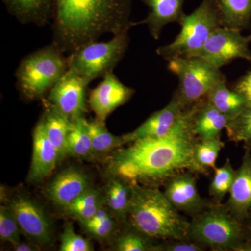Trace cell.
<instances>
[{
    "instance_id": "cell-1",
    "label": "cell",
    "mask_w": 251,
    "mask_h": 251,
    "mask_svg": "<svg viewBox=\"0 0 251 251\" xmlns=\"http://www.w3.org/2000/svg\"><path fill=\"white\" fill-rule=\"evenodd\" d=\"M194 105L168 135L158 138H143L126 148L115 150L109 162L112 176L129 184L154 186L163 184L173 175L183 171L205 174L195 159L198 138L192 130Z\"/></svg>"
},
{
    "instance_id": "cell-2",
    "label": "cell",
    "mask_w": 251,
    "mask_h": 251,
    "mask_svg": "<svg viewBox=\"0 0 251 251\" xmlns=\"http://www.w3.org/2000/svg\"><path fill=\"white\" fill-rule=\"evenodd\" d=\"M133 0H56L53 41L64 53L97 41L105 34L129 31Z\"/></svg>"
},
{
    "instance_id": "cell-3",
    "label": "cell",
    "mask_w": 251,
    "mask_h": 251,
    "mask_svg": "<svg viewBox=\"0 0 251 251\" xmlns=\"http://www.w3.org/2000/svg\"><path fill=\"white\" fill-rule=\"evenodd\" d=\"M130 184L128 219L131 227L152 239H188L190 221L175 209L163 192L154 186Z\"/></svg>"
},
{
    "instance_id": "cell-4",
    "label": "cell",
    "mask_w": 251,
    "mask_h": 251,
    "mask_svg": "<svg viewBox=\"0 0 251 251\" xmlns=\"http://www.w3.org/2000/svg\"><path fill=\"white\" fill-rule=\"evenodd\" d=\"M188 237L214 251H244L251 241V232L224 204L215 202L192 217Z\"/></svg>"
},
{
    "instance_id": "cell-5",
    "label": "cell",
    "mask_w": 251,
    "mask_h": 251,
    "mask_svg": "<svg viewBox=\"0 0 251 251\" xmlns=\"http://www.w3.org/2000/svg\"><path fill=\"white\" fill-rule=\"evenodd\" d=\"M68 68V57L53 43L41 48L20 62L15 75L18 90L29 100L43 98Z\"/></svg>"
},
{
    "instance_id": "cell-6",
    "label": "cell",
    "mask_w": 251,
    "mask_h": 251,
    "mask_svg": "<svg viewBox=\"0 0 251 251\" xmlns=\"http://www.w3.org/2000/svg\"><path fill=\"white\" fill-rule=\"evenodd\" d=\"M179 24L181 30L174 40L156 50V53L167 62L196 57L211 34L222 27L216 0H202L192 13L184 15Z\"/></svg>"
},
{
    "instance_id": "cell-7",
    "label": "cell",
    "mask_w": 251,
    "mask_h": 251,
    "mask_svg": "<svg viewBox=\"0 0 251 251\" xmlns=\"http://www.w3.org/2000/svg\"><path fill=\"white\" fill-rule=\"evenodd\" d=\"M130 44L128 31L112 36L106 42L97 41L77 48L68 57V69L77 73L87 82L113 72L125 57Z\"/></svg>"
},
{
    "instance_id": "cell-8",
    "label": "cell",
    "mask_w": 251,
    "mask_h": 251,
    "mask_svg": "<svg viewBox=\"0 0 251 251\" xmlns=\"http://www.w3.org/2000/svg\"><path fill=\"white\" fill-rule=\"evenodd\" d=\"M168 69L179 80L173 97L185 108L205 99L218 82L226 79L221 69L199 57L172 59L168 61Z\"/></svg>"
},
{
    "instance_id": "cell-9",
    "label": "cell",
    "mask_w": 251,
    "mask_h": 251,
    "mask_svg": "<svg viewBox=\"0 0 251 251\" xmlns=\"http://www.w3.org/2000/svg\"><path fill=\"white\" fill-rule=\"evenodd\" d=\"M251 35L242 31L220 27L211 34L196 57H201L217 69L235 59L251 61Z\"/></svg>"
},
{
    "instance_id": "cell-10",
    "label": "cell",
    "mask_w": 251,
    "mask_h": 251,
    "mask_svg": "<svg viewBox=\"0 0 251 251\" xmlns=\"http://www.w3.org/2000/svg\"><path fill=\"white\" fill-rule=\"evenodd\" d=\"M89 85L77 73L68 69L50 90L46 103L71 121L85 117L86 92Z\"/></svg>"
},
{
    "instance_id": "cell-11",
    "label": "cell",
    "mask_w": 251,
    "mask_h": 251,
    "mask_svg": "<svg viewBox=\"0 0 251 251\" xmlns=\"http://www.w3.org/2000/svg\"><path fill=\"white\" fill-rule=\"evenodd\" d=\"M196 181L194 173L186 171L173 175L163 184V193L170 202L176 210L191 218L211 204L200 194Z\"/></svg>"
},
{
    "instance_id": "cell-12",
    "label": "cell",
    "mask_w": 251,
    "mask_h": 251,
    "mask_svg": "<svg viewBox=\"0 0 251 251\" xmlns=\"http://www.w3.org/2000/svg\"><path fill=\"white\" fill-rule=\"evenodd\" d=\"M8 206L20 229L29 239L43 245L51 242L49 220L39 204L29 198L20 196L11 200Z\"/></svg>"
},
{
    "instance_id": "cell-13",
    "label": "cell",
    "mask_w": 251,
    "mask_h": 251,
    "mask_svg": "<svg viewBox=\"0 0 251 251\" xmlns=\"http://www.w3.org/2000/svg\"><path fill=\"white\" fill-rule=\"evenodd\" d=\"M135 93L134 89L122 83L113 72L91 90L88 103L96 119L105 122L114 110L127 103Z\"/></svg>"
},
{
    "instance_id": "cell-14",
    "label": "cell",
    "mask_w": 251,
    "mask_h": 251,
    "mask_svg": "<svg viewBox=\"0 0 251 251\" xmlns=\"http://www.w3.org/2000/svg\"><path fill=\"white\" fill-rule=\"evenodd\" d=\"M187 109L173 97L166 107L153 112L136 129L122 135L124 145L143 138H158L168 135L182 118Z\"/></svg>"
},
{
    "instance_id": "cell-15",
    "label": "cell",
    "mask_w": 251,
    "mask_h": 251,
    "mask_svg": "<svg viewBox=\"0 0 251 251\" xmlns=\"http://www.w3.org/2000/svg\"><path fill=\"white\" fill-rule=\"evenodd\" d=\"M247 148L236 171L228 201L224 204L234 218L244 224L251 211V153L250 148Z\"/></svg>"
},
{
    "instance_id": "cell-16",
    "label": "cell",
    "mask_w": 251,
    "mask_h": 251,
    "mask_svg": "<svg viewBox=\"0 0 251 251\" xmlns=\"http://www.w3.org/2000/svg\"><path fill=\"white\" fill-rule=\"evenodd\" d=\"M59 157L57 150L46 135L44 124L40 120L33 132V153L29 182L39 183L54 171Z\"/></svg>"
},
{
    "instance_id": "cell-17",
    "label": "cell",
    "mask_w": 251,
    "mask_h": 251,
    "mask_svg": "<svg viewBox=\"0 0 251 251\" xmlns=\"http://www.w3.org/2000/svg\"><path fill=\"white\" fill-rule=\"evenodd\" d=\"M148 8L146 17L138 24L145 25L150 35L158 40L164 27L170 23H179L184 16L185 0H142Z\"/></svg>"
},
{
    "instance_id": "cell-18",
    "label": "cell",
    "mask_w": 251,
    "mask_h": 251,
    "mask_svg": "<svg viewBox=\"0 0 251 251\" xmlns=\"http://www.w3.org/2000/svg\"><path fill=\"white\" fill-rule=\"evenodd\" d=\"M89 187L87 175L78 170L69 169L57 175L46 190L48 197L56 205L64 208Z\"/></svg>"
},
{
    "instance_id": "cell-19",
    "label": "cell",
    "mask_w": 251,
    "mask_h": 251,
    "mask_svg": "<svg viewBox=\"0 0 251 251\" xmlns=\"http://www.w3.org/2000/svg\"><path fill=\"white\" fill-rule=\"evenodd\" d=\"M230 121L206 99L194 104L192 117V130L199 140L219 138Z\"/></svg>"
},
{
    "instance_id": "cell-20",
    "label": "cell",
    "mask_w": 251,
    "mask_h": 251,
    "mask_svg": "<svg viewBox=\"0 0 251 251\" xmlns=\"http://www.w3.org/2000/svg\"><path fill=\"white\" fill-rule=\"evenodd\" d=\"M56 0H2L8 12L23 24L44 27L53 18Z\"/></svg>"
},
{
    "instance_id": "cell-21",
    "label": "cell",
    "mask_w": 251,
    "mask_h": 251,
    "mask_svg": "<svg viewBox=\"0 0 251 251\" xmlns=\"http://www.w3.org/2000/svg\"><path fill=\"white\" fill-rule=\"evenodd\" d=\"M41 120L48 138L58 152L59 160L63 159L68 155V137L72 128L73 122L47 103Z\"/></svg>"
},
{
    "instance_id": "cell-22",
    "label": "cell",
    "mask_w": 251,
    "mask_h": 251,
    "mask_svg": "<svg viewBox=\"0 0 251 251\" xmlns=\"http://www.w3.org/2000/svg\"><path fill=\"white\" fill-rule=\"evenodd\" d=\"M205 99L229 120L239 115L247 105L245 99L239 92L227 87L226 79L218 82Z\"/></svg>"
},
{
    "instance_id": "cell-23",
    "label": "cell",
    "mask_w": 251,
    "mask_h": 251,
    "mask_svg": "<svg viewBox=\"0 0 251 251\" xmlns=\"http://www.w3.org/2000/svg\"><path fill=\"white\" fill-rule=\"evenodd\" d=\"M221 25L242 31L251 25V0H216Z\"/></svg>"
},
{
    "instance_id": "cell-24",
    "label": "cell",
    "mask_w": 251,
    "mask_h": 251,
    "mask_svg": "<svg viewBox=\"0 0 251 251\" xmlns=\"http://www.w3.org/2000/svg\"><path fill=\"white\" fill-rule=\"evenodd\" d=\"M131 186L125 180L112 176L105 188L104 204L120 219H128Z\"/></svg>"
},
{
    "instance_id": "cell-25",
    "label": "cell",
    "mask_w": 251,
    "mask_h": 251,
    "mask_svg": "<svg viewBox=\"0 0 251 251\" xmlns=\"http://www.w3.org/2000/svg\"><path fill=\"white\" fill-rule=\"evenodd\" d=\"M103 199L98 191L89 188L74 202L63 209L67 215L77 220L82 224L92 219L103 206Z\"/></svg>"
},
{
    "instance_id": "cell-26",
    "label": "cell",
    "mask_w": 251,
    "mask_h": 251,
    "mask_svg": "<svg viewBox=\"0 0 251 251\" xmlns=\"http://www.w3.org/2000/svg\"><path fill=\"white\" fill-rule=\"evenodd\" d=\"M67 152L68 155L79 158H93L95 156L85 117L73 122L72 128L68 137Z\"/></svg>"
},
{
    "instance_id": "cell-27",
    "label": "cell",
    "mask_w": 251,
    "mask_h": 251,
    "mask_svg": "<svg viewBox=\"0 0 251 251\" xmlns=\"http://www.w3.org/2000/svg\"><path fill=\"white\" fill-rule=\"evenodd\" d=\"M87 128L96 154L108 153L124 145L122 137L110 133L105 127V122L96 118L92 121L87 120Z\"/></svg>"
},
{
    "instance_id": "cell-28",
    "label": "cell",
    "mask_w": 251,
    "mask_h": 251,
    "mask_svg": "<svg viewBox=\"0 0 251 251\" xmlns=\"http://www.w3.org/2000/svg\"><path fill=\"white\" fill-rule=\"evenodd\" d=\"M214 170V176L209 186V194L216 203H221L229 192L235 177L236 171L229 158L225 162L224 166L216 167Z\"/></svg>"
},
{
    "instance_id": "cell-29",
    "label": "cell",
    "mask_w": 251,
    "mask_h": 251,
    "mask_svg": "<svg viewBox=\"0 0 251 251\" xmlns=\"http://www.w3.org/2000/svg\"><path fill=\"white\" fill-rule=\"evenodd\" d=\"M227 136L234 143H243L251 148V104H248L242 111L229 122Z\"/></svg>"
},
{
    "instance_id": "cell-30",
    "label": "cell",
    "mask_w": 251,
    "mask_h": 251,
    "mask_svg": "<svg viewBox=\"0 0 251 251\" xmlns=\"http://www.w3.org/2000/svg\"><path fill=\"white\" fill-rule=\"evenodd\" d=\"M224 147L219 138L199 140L195 148V159L206 172L209 168L214 169L220 151Z\"/></svg>"
},
{
    "instance_id": "cell-31",
    "label": "cell",
    "mask_w": 251,
    "mask_h": 251,
    "mask_svg": "<svg viewBox=\"0 0 251 251\" xmlns=\"http://www.w3.org/2000/svg\"><path fill=\"white\" fill-rule=\"evenodd\" d=\"M120 236L116 243V250L119 251H157L154 239L133 228Z\"/></svg>"
},
{
    "instance_id": "cell-32",
    "label": "cell",
    "mask_w": 251,
    "mask_h": 251,
    "mask_svg": "<svg viewBox=\"0 0 251 251\" xmlns=\"http://www.w3.org/2000/svg\"><path fill=\"white\" fill-rule=\"evenodd\" d=\"M20 227L9 206L0 208V238L13 246L20 242Z\"/></svg>"
},
{
    "instance_id": "cell-33",
    "label": "cell",
    "mask_w": 251,
    "mask_h": 251,
    "mask_svg": "<svg viewBox=\"0 0 251 251\" xmlns=\"http://www.w3.org/2000/svg\"><path fill=\"white\" fill-rule=\"evenodd\" d=\"M61 251H91L93 247L88 240L75 233L72 224L66 225L61 235Z\"/></svg>"
},
{
    "instance_id": "cell-34",
    "label": "cell",
    "mask_w": 251,
    "mask_h": 251,
    "mask_svg": "<svg viewBox=\"0 0 251 251\" xmlns=\"http://www.w3.org/2000/svg\"><path fill=\"white\" fill-rule=\"evenodd\" d=\"M206 248L191 239H169L157 244V251H203Z\"/></svg>"
},
{
    "instance_id": "cell-35",
    "label": "cell",
    "mask_w": 251,
    "mask_h": 251,
    "mask_svg": "<svg viewBox=\"0 0 251 251\" xmlns=\"http://www.w3.org/2000/svg\"><path fill=\"white\" fill-rule=\"evenodd\" d=\"M86 230L98 239H105L111 235L115 228V222L111 216L97 224H82Z\"/></svg>"
},
{
    "instance_id": "cell-36",
    "label": "cell",
    "mask_w": 251,
    "mask_h": 251,
    "mask_svg": "<svg viewBox=\"0 0 251 251\" xmlns=\"http://www.w3.org/2000/svg\"><path fill=\"white\" fill-rule=\"evenodd\" d=\"M234 90L239 92L248 104H251V69L236 83Z\"/></svg>"
},
{
    "instance_id": "cell-37",
    "label": "cell",
    "mask_w": 251,
    "mask_h": 251,
    "mask_svg": "<svg viewBox=\"0 0 251 251\" xmlns=\"http://www.w3.org/2000/svg\"><path fill=\"white\" fill-rule=\"evenodd\" d=\"M15 251H37V248L34 247V246L29 245V244H25V243L19 242L18 244L14 246Z\"/></svg>"
},
{
    "instance_id": "cell-38",
    "label": "cell",
    "mask_w": 251,
    "mask_h": 251,
    "mask_svg": "<svg viewBox=\"0 0 251 251\" xmlns=\"http://www.w3.org/2000/svg\"><path fill=\"white\" fill-rule=\"evenodd\" d=\"M246 226H247L248 228L250 229V231L251 232V211L250 212V214H249V216H248L247 221H246L245 222Z\"/></svg>"
}]
</instances>
